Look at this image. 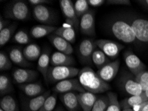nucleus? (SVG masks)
<instances>
[{
  "label": "nucleus",
  "mask_w": 148,
  "mask_h": 111,
  "mask_svg": "<svg viewBox=\"0 0 148 111\" xmlns=\"http://www.w3.org/2000/svg\"><path fill=\"white\" fill-rule=\"evenodd\" d=\"M78 81L84 89L93 94L102 93L110 89L109 84L101 79L97 73L89 67L80 70Z\"/></svg>",
  "instance_id": "1"
},
{
  "label": "nucleus",
  "mask_w": 148,
  "mask_h": 111,
  "mask_svg": "<svg viewBox=\"0 0 148 111\" xmlns=\"http://www.w3.org/2000/svg\"><path fill=\"white\" fill-rule=\"evenodd\" d=\"M110 29L114 37L125 43H132L136 40L131 25L124 19L114 20Z\"/></svg>",
  "instance_id": "2"
},
{
  "label": "nucleus",
  "mask_w": 148,
  "mask_h": 111,
  "mask_svg": "<svg viewBox=\"0 0 148 111\" xmlns=\"http://www.w3.org/2000/svg\"><path fill=\"white\" fill-rule=\"evenodd\" d=\"M4 15L8 19L17 21H26L29 19L31 11L27 2L22 0L11 1L5 7Z\"/></svg>",
  "instance_id": "3"
},
{
  "label": "nucleus",
  "mask_w": 148,
  "mask_h": 111,
  "mask_svg": "<svg viewBox=\"0 0 148 111\" xmlns=\"http://www.w3.org/2000/svg\"><path fill=\"white\" fill-rule=\"evenodd\" d=\"M79 72V69L74 67L50 66L47 72V82L57 83L66 79H73L77 76Z\"/></svg>",
  "instance_id": "4"
},
{
  "label": "nucleus",
  "mask_w": 148,
  "mask_h": 111,
  "mask_svg": "<svg viewBox=\"0 0 148 111\" xmlns=\"http://www.w3.org/2000/svg\"><path fill=\"white\" fill-rule=\"evenodd\" d=\"M33 15L38 22L46 26H54L57 21V15L51 8L45 5L35 6L33 9Z\"/></svg>",
  "instance_id": "5"
},
{
  "label": "nucleus",
  "mask_w": 148,
  "mask_h": 111,
  "mask_svg": "<svg viewBox=\"0 0 148 111\" xmlns=\"http://www.w3.org/2000/svg\"><path fill=\"white\" fill-rule=\"evenodd\" d=\"M128 22L133 29L136 39L141 43H148V20L140 17H131Z\"/></svg>",
  "instance_id": "6"
},
{
  "label": "nucleus",
  "mask_w": 148,
  "mask_h": 111,
  "mask_svg": "<svg viewBox=\"0 0 148 111\" xmlns=\"http://www.w3.org/2000/svg\"><path fill=\"white\" fill-rule=\"evenodd\" d=\"M59 3L66 23L73 26L76 30L79 29L80 19L76 13L73 1L71 0H60Z\"/></svg>",
  "instance_id": "7"
},
{
  "label": "nucleus",
  "mask_w": 148,
  "mask_h": 111,
  "mask_svg": "<svg viewBox=\"0 0 148 111\" xmlns=\"http://www.w3.org/2000/svg\"><path fill=\"white\" fill-rule=\"evenodd\" d=\"M96 41L92 39H83L78 46V54L80 61L84 64H91L92 57L96 49Z\"/></svg>",
  "instance_id": "8"
},
{
  "label": "nucleus",
  "mask_w": 148,
  "mask_h": 111,
  "mask_svg": "<svg viewBox=\"0 0 148 111\" xmlns=\"http://www.w3.org/2000/svg\"><path fill=\"white\" fill-rule=\"evenodd\" d=\"M96 44L108 57L114 59L119 55V54L124 48V45L117 42L108 39H98L96 41Z\"/></svg>",
  "instance_id": "9"
},
{
  "label": "nucleus",
  "mask_w": 148,
  "mask_h": 111,
  "mask_svg": "<svg viewBox=\"0 0 148 111\" xmlns=\"http://www.w3.org/2000/svg\"><path fill=\"white\" fill-rule=\"evenodd\" d=\"M53 91L57 93L64 94L70 92H78L80 93L86 92V90L80 85L78 79H69L57 83L53 88Z\"/></svg>",
  "instance_id": "10"
},
{
  "label": "nucleus",
  "mask_w": 148,
  "mask_h": 111,
  "mask_svg": "<svg viewBox=\"0 0 148 111\" xmlns=\"http://www.w3.org/2000/svg\"><path fill=\"white\" fill-rule=\"evenodd\" d=\"M124 59L127 67L135 76L146 69L144 63L132 51H125L124 53Z\"/></svg>",
  "instance_id": "11"
},
{
  "label": "nucleus",
  "mask_w": 148,
  "mask_h": 111,
  "mask_svg": "<svg viewBox=\"0 0 148 111\" xmlns=\"http://www.w3.org/2000/svg\"><path fill=\"white\" fill-rule=\"evenodd\" d=\"M79 29L83 35H95V15L92 10H89L80 17Z\"/></svg>",
  "instance_id": "12"
},
{
  "label": "nucleus",
  "mask_w": 148,
  "mask_h": 111,
  "mask_svg": "<svg viewBox=\"0 0 148 111\" xmlns=\"http://www.w3.org/2000/svg\"><path fill=\"white\" fill-rule=\"evenodd\" d=\"M13 78L15 83L19 85H24L33 83L39 76L37 71L27 69H15L13 71Z\"/></svg>",
  "instance_id": "13"
},
{
  "label": "nucleus",
  "mask_w": 148,
  "mask_h": 111,
  "mask_svg": "<svg viewBox=\"0 0 148 111\" xmlns=\"http://www.w3.org/2000/svg\"><path fill=\"white\" fill-rule=\"evenodd\" d=\"M120 61L118 60L110 62L98 69L96 73L105 82H110L117 75L120 68Z\"/></svg>",
  "instance_id": "14"
},
{
  "label": "nucleus",
  "mask_w": 148,
  "mask_h": 111,
  "mask_svg": "<svg viewBox=\"0 0 148 111\" xmlns=\"http://www.w3.org/2000/svg\"><path fill=\"white\" fill-rule=\"evenodd\" d=\"M48 39L53 46L59 52H61L67 55H71L73 53V48L71 43L64 39L63 38L52 33L48 36Z\"/></svg>",
  "instance_id": "15"
},
{
  "label": "nucleus",
  "mask_w": 148,
  "mask_h": 111,
  "mask_svg": "<svg viewBox=\"0 0 148 111\" xmlns=\"http://www.w3.org/2000/svg\"><path fill=\"white\" fill-rule=\"evenodd\" d=\"M75 63V61L73 56L61 52H55L51 57V66L72 67Z\"/></svg>",
  "instance_id": "16"
},
{
  "label": "nucleus",
  "mask_w": 148,
  "mask_h": 111,
  "mask_svg": "<svg viewBox=\"0 0 148 111\" xmlns=\"http://www.w3.org/2000/svg\"><path fill=\"white\" fill-rule=\"evenodd\" d=\"M60 100L69 111H78L80 108L78 93L75 92L60 94Z\"/></svg>",
  "instance_id": "17"
},
{
  "label": "nucleus",
  "mask_w": 148,
  "mask_h": 111,
  "mask_svg": "<svg viewBox=\"0 0 148 111\" xmlns=\"http://www.w3.org/2000/svg\"><path fill=\"white\" fill-rule=\"evenodd\" d=\"M78 99L82 111H92L98 97L90 92L78 93Z\"/></svg>",
  "instance_id": "18"
},
{
  "label": "nucleus",
  "mask_w": 148,
  "mask_h": 111,
  "mask_svg": "<svg viewBox=\"0 0 148 111\" xmlns=\"http://www.w3.org/2000/svg\"><path fill=\"white\" fill-rule=\"evenodd\" d=\"M76 29L69 23H64L61 27L57 28L54 31V34L63 38L70 43H74L76 41Z\"/></svg>",
  "instance_id": "19"
},
{
  "label": "nucleus",
  "mask_w": 148,
  "mask_h": 111,
  "mask_svg": "<svg viewBox=\"0 0 148 111\" xmlns=\"http://www.w3.org/2000/svg\"><path fill=\"white\" fill-rule=\"evenodd\" d=\"M9 57L13 63L21 67H29L31 63L26 59L23 55V51L19 47H13L9 51Z\"/></svg>",
  "instance_id": "20"
},
{
  "label": "nucleus",
  "mask_w": 148,
  "mask_h": 111,
  "mask_svg": "<svg viewBox=\"0 0 148 111\" xmlns=\"http://www.w3.org/2000/svg\"><path fill=\"white\" fill-rule=\"evenodd\" d=\"M19 89L25 94L27 96L33 98L43 94L44 87L40 83H30L24 85H20Z\"/></svg>",
  "instance_id": "21"
},
{
  "label": "nucleus",
  "mask_w": 148,
  "mask_h": 111,
  "mask_svg": "<svg viewBox=\"0 0 148 111\" xmlns=\"http://www.w3.org/2000/svg\"><path fill=\"white\" fill-rule=\"evenodd\" d=\"M51 54L49 49H45L42 52L41 56L38 59L37 69L42 74L45 80L47 81V72L49 69V64H51Z\"/></svg>",
  "instance_id": "22"
},
{
  "label": "nucleus",
  "mask_w": 148,
  "mask_h": 111,
  "mask_svg": "<svg viewBox=\"0 0 148 111\" xmlns=\"http://www.w3.org/2000/svg\"><path fill=\"white\" fill-rule=\"evenodd\" d=\"M57 28L55 26L38 25L33 26L30 29V35L35 39H39L45 36H49L54 33Z\"/></svg>",
  "instance_id": "23"
},
{
  "label": "nucleus",
  "mask_w": 148,
  "mask_h": 111,
  "mask_svg": "<svg viewBox=\"0 0 148 111\" xmlns=\"http://www.w3.org/2000/svg\"><path fill=\"white\" fill-rule=\"evenodd\" d=\"M123 87L125 91L131 96L140 95L144 93L140 84L136 82L135 79L131 78H124L123 80Z\"/></svg>",
  "instance_id": "24"
},
{
  "label": "nucleus",
  "mask_w": 148,
  "mask_h": 111,
  "mask_svg": "<svg viewBox=\"0 0 148 111\" xmlns=\"http://www.w3.org/2000/svg\"><path fill=\"white\" fill-rule=\"evenodd\" d=\"M50 94V90H47L39 96L31 99L27 104V111H39Z\"/></svg>",
  "instance_id": "25"
},
{
  "label": "nucleus",
  "mask_w": 148,
  "mask_h": 111,
  "mask_svg": "<svg viewBox=\"0 0 148 111\" xmlns=\"http://www.w3.org/2000/svg\"><path fill=\"white\" fill-rule=\"evenodd\" d=\"M23 53L26 59L31 61H38L42 53L41 47L35 43H31L27 45L23 48Z\"/></svg>",
  "instance_id": "26"
},
{
  "label": "nucleus",
  "mask_w": 148,
  "mask_h": 111,
  "mask_svg": "<svg viewBox=\"0 0 148 111\" xmlns=\"http://www.w3.org/2000/svg\"><path fill=\"white\" fill-rule=\"evenodd\" d=\"M148 101L144 93L140 95L130 96L128 98L125 99L120 103L121 107L125 108H133L134 106L142 105L144 102Z\"/></svg>",
  "instance_id": "27"
},
{
  "label": "nucleus",
  "mask_w": 148,
  "mask_h": 111,
  "mask_svg": "<svg viewBox=\"0 0 148 111\" xmlns=\"http://www.w3.org/2000/svg\"><path fill=\"white\" fill-rule=\"evenodd\" d=\"M92 61L98 69L110 62L109 58L100 49H96L93 53Z\"/></svg>",
  "instance_id": "28"
},
{
  "label": "nucleus",
  "mask_w": 148,
  "mask_h": 111,
  "mask_svg": "<svg viewBox=\"0 0 148 111\" xmlns=\"http://www.w3.org/2000/svg\"><path fill=\"white\" fill-rule=\"evenodd\" d=\"M17 25L15 23L0 31V45L3 47L8 43L16 30Z\"/></svg>",
  "instance_id": "29"
},
{
  "label": "nucleus",
  "mask_w": 148,
  "mask_h": 111,
  "mask_svg": "<svg viewBox=\"0 0 148 111\" xmlns=\"http://www.w3.org/2000/svg\"><path fill=\"white\" fill-rule=\"evenodd\" d=\"M0 106L4 111H19L17 102L14 98L10 95L2 97L0 102Z\"/></svg>",
  "instance_id": "30"
},
{
  "label": "nucleus",
  "mask_w": 148,
  "mask_h": 111,
  "mask_svg": "<svg viewBox=\"0 0 148 111\" xmlns=\"http://www.w3.org/2000/svg\"><path fill=\"white\" fill-rule=\"evenodd\" d=\"M13 85L10 79L5 74L0 77V92L1 95H5L13 90Z\"/></svg>",
  "instance_id": "31"
},
{
  "label": "nucleus",
  "mask_w": 148,
  "mask_h": 111,
  "mask_svg": "<svg viewBox=\"0 0 148 111\" xmlns=\"http://www.w3.org/2000/svg\"><path fill=\"white\" fill-rule=\"evenodd\" d=\"M107 96L109 99V104L106 111H122L121 110L120 103L118 100L117 94L113 92H110Z\"/></svg>",
  "instance_id": "32"
},
{
  "label": "nucleus",
  "mask_w": 148,
  "mask_h": 111,
  "mask_svg": "<svg viewBox=\"0 0 148 111\" xmlns=\"http://www.w3.org/2000/svg\"><path fill=\"white\" fill-rule=\"evenodd\" d=\"M75 10L77 13L78 17L80 19L83 15L88 12L89 10V4L88 1L86 0H77L75 1Z\"/></svg>",
  "instance_id": "33"
},
{
  "label": "nucleus",
  "mask_w": 148,
  "mask_h": 111,
  "mask_svg": "<svg viewBox=\"0 0 148 111\" xmlns=\"http://www.w3.org/2000/svg\"><path fill=\"white\" fill-rule=\"evenodd\" d=\"M13 41L18 44L26 45L29 44L31 41V38L29 34L24 30H19L13 36Z\"/></svg>",
  "instance_id": "34"
},
{
  "label": "nucleus",
  "mask_w": 148,
  "mask_h": 111,
  "mask_svg": "<svg viewBox=\"0 0 148 111\" xmlns=\"http://www.w3.org/2000/svg\"><path fill=\"white\" fill-rule=\"evenodd\" d=\"M57 97L55 94H50L39 111H53L57 105Z\"/></svg>",
  "instance_id": "35"
},
{
  "label": "nucleus",
  "mask_w": 148,
  "mask_h": 111,
  "mask_svg": "<svg viewBox=\"0 0 148 111\" xmlns=\"http://www.w3.org/2000/svg\"><path fill=\"white\" fill-rule=\"evenodd\" d=\"M109 104L108 97L102 96L98 97L92 111H106Z\"/></svg>",
  "instance_id": "36"
},
{
  "label": "nucleus",
  "mask_w": 148,
  "mask_h": 111,
  "mask_svg": "<svg viewBox=\"0 0 148 111\" xmlns=\"http://www.w3.org/2000/svg\"><path fill=\"white\" fill-rule=\"evenodd\" d=\"M135 80L140 84L143 92L148 90V71H143L136 76Z\"/></svg>",
  "instance_id": "37"
},
{
  "label": "nucleus",
  "mask_w": 148,
  "mask_h": 111,
  "mask_svg": "<svg viewBox=\"0 0 148 111\" xmlns=\"http://www.w3.org/2000/svg\"><path fill=\"white\" fill-rule=\"evenodd\" d=\"M12 67V61L10 57L8 56L3 51L0 53V70L1 71H8Z\"/></svg>",
  "instance_id": "38"
},
{
  "label": "nucleus",
  "mask_w": 148,
  "mask_h": 111,
  "mask_svg": "<svg viewBox=\"0 0 148 111\" xmlns=\"http://www.w3.org/2000/svg\"><path fill=\"white\" fill-rule=\"evenodd\" d=\"M108 5L118 6H130L131 3L129 0H108L106 1Z\"/></svg>",
  "instance_id": "39"
},
{
  "label": "nucleus",
  "mask_w": 148,
  "mask_h": 111,
  "mask_svg": "<svg viewBox=\"0 0 148 111\" xmlns=\"http://www.w3.org/2000/svg\"><path fill=\"white\" fill-rule=\"evenodd\" d=\"M51 1H48V0H29V3L33 7L42 6L44 4L51 3Z\"/></svg>",
  "instance_id": "40"
},
{
  "label": "nucleus",
  "mask_w": 148,
  "mask_h": 111,
  "mask_svg": "<svg viewBox=\"0 0 148 111\" xmlns=\"http://www.w3.org/2000/svg\"><path fill=\"white\" fill-rule=\"evenodd\" d=\"M134 111H148V101L132 108Z\"/></svg>",
  "instance_id": "41"
},
{
  "label": "nucleus",
  "mask_w": 148,
  "mask_h": 111,
  "mask_svg": "<svg viewBox=\"0 0 148 111\" xmlns=\"http://www.w3.org/2000/svg\"><path fill=\"white\" fill-rule=\"evenodd\" d=\"M105 2H106L105 0H88V1L89 5L92 7H95V8L101 6Z\"/></svg>",
  "instance_id": "42"
},
{
  "label": "nucleus",
  "mask_w": 148,
  "mask_h": 111,
  "mask_svg": "<svg viewBox=\"0 0 148 111\" xmlns=\"http://www.w3.org/2000/svg\"><path fill=\"white\" fill-rule=\"evenodd\" d=\"M9 21L6 19H4L1 16L0 17V31H1L2 29L8 27V25L9 24Z\"/></svg>",
  "instance_id": "43"
},
{
  "label": "nucleus",
  "mask_w": 148,
  "mask_h": 111,
  "mask_svg": "<svg viewBox=\"0 0 148 111\" xmlns=\"http://www.w3.org/2000/svg\"><path fill=\"white\" fill-rule=\"evenodd\" d=\"M137 2H138L144 8L148 9V0H139V1H137Z\"/></svg>",
  "instance_id": "44"
},
{
  "label": "nucleus",
  "mask_w": 148,
  "mask_h": 111,
  "mask_svg": "<svg viewBox=\"0 0 148 111\" xmlns=\"http://www.w3.org/2000/svg\"><path fill=\"white\" fill-rule=\"evenodd\" d=\"M54 111H64V110L62 109V108L61 107H59L57 108H56V109L54 110Z\"/></svg>",
  "instance_id": "45"
},
{
  "label": "nucleus",
  "mask_w": 148,
  "mask_h": 111,
  "mask_svg": "<svg viewBox=\"0 0 148 111\" xmlns=\"http://www.w3.org/2000/svg\"><path fill=\"white\" fill-rule=\"evenodd\" d=\"M122 111H134L132 108H125V109H124Z\"/></svg>",
  "instance_id": "46"
},
{
  "label": "nucleus",
  "mask_w": 148,
  "mask_h": 111,
  "mask_svg": "<svg viewBox=\"0 0 148 111\" xmlns=\"http://www.w3.org/2000/svg\"><path fill=\"white\" fill-rule=\"evenodd\" d=\"M144 94H145V96L147 97V99H148V90H146V91L144 92Z\"/></svg>",
  "instance_id": "47"
},
{
  "label": "nucleus",
  "mask_w": 148,
  "mask_h": 111,
  "mask_svg": "<svg viewBox=\"0 0 148 111\" xmlns=\"http://www.w3.org/2000/svg\"><path fill=\"white\" fill-rule=\"evenodd\" d=\"M0 111H4L3 109H1V108H0Z\"/></svg>",
  "instance_id": "48"
}]
</instances>
